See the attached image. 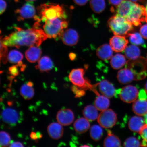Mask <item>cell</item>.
<instances>
[{"mask_svg":"<svg viewBox=\"0 0 147 147\" xmlns=\"http://www.w3.org/2000/svg\"><path fill=\"white\" fill-rule=\"evenodd\" d=\"M7 46L1 40V60L3 64H6L8 60V49Z\"/></svg>","mask_w":147,"mask_h":147,"instance_id":"8d00e7d4","label":"cell"},{"mask_svg":"<svg viewBox=\"0 0 147 147\" xmlns=\"http://www.w3.org/2000/svg\"><path fill=\"white\" fill-rule=\"evenodd\" d=\"M28 2H32L36 1V0H26Z\"/></svg>","mask_w":147,"mask_h":147,"instance_id":"f5cc1de1","label":"cell"},{"mask_svg":"<svg viewBox=\"0 0 147 147\" xmlns=\"http://www.w3.org/2000/svg\"><path fill=\"white\" fill-rule=\"evenodd\" d=\"M110 45L113 51L116 52L123 51L127 47L128 40L125 36L115 35L110 40Z\"/></svg>","mask_w":147,"mask_h":147,"instance_id":"7c38bea8","label":"cell"},{"mask_svg":"<svg viewBox=\"0 0 147 147\" xmlns=\"http://www.w3.org/2000/svg\"><path fill=\"white\" fill-rule=\"evenodd\" d=\"M20 93L23 98L26 100H30L34 95V91L33 86L27 83L23 84L20 89Z\"/></svg>","mask_w":147,"mask_h":147,"instance_id":"f546056e","label":"cell"},{"mask_svg":"<svg viewBox=\"0 0 147 147\" xmlns=\"http://www.w3.org/2000/svg\"><path fill=\"white\" fill-rule=\"evenodd\" d=\"M130 43L136 45H141L146 47V43L140 33L135 32L129 34Z\"/></svg>","mask_w":147,"mask_h":147,"instance_id":"1f68e13d","label":"cell"},{"mask_svg":"<svg viewBox=\"0 0 147 147\" xmlns=\"http://www.w3.org/2000/svg\"><path fill=\"white\" fill-rule=\"evenodd\" d=\"M75 4L82 6L86 4L88 2V0H73Z\"/></svg>","mask_w":147,"mask_h":147,"instance_id":"7bdbcfd3","label":"cell"},{"mask_svg":"<svg viewBox=\"0 0 147 147\" xmlns=\"http://www.w3.org/2000/svg\"><path fill=\"white\" fill-rule=\"evenodd\" d=\"M90 125L89 121L84 117H81L75 121L74 127L77 133L83 134L87 131L89 129Z\"/></svg>","mask_w":147,"mask_h":147,"instance_id":"cb8c5ba5","label":"cell"},{"mask_svg":"<svg viewBox=\"0 0 147 147\" xmlns=\"http://www.w3.org/2000/svg\"><path fill=\"white\" fill-rule=\"evenodd\" d=\"M1 1V10L0 14H2L4 12L7 8V5L6 3L4 0H0Z\"/></svg>","mask_w":147,"mask_h":147,"instance_id":"60d3db41","label":"cell"},{"mask_svg":"<svg viewBox=\"0 0 147 147\" xmlns=\"http://www.w3.org/2000/svg\"><path fill=\"white\" fill-rule=\"evenodd\" d=\"M140 33L143 38L147 39V24L143 25L141 27Z\"/></svg>","mask_w":147,"mask_h":147,"instance_id":"ab89813d","label":"cell"},{"mask_svg":"<svg viewBox=\"0 0 147 147\" xmlns=\"http://www.w3.org/2000/svg\"><path fill=\"white\" fill-rule=\"evenodd\" d=\"M90 133L92 139L97 141L100 140L102 138L103 131L102 127L95 125L91 127Z\"/></svg>","mask_w":147,"mask_h":147,"instance_id":"d6a6232c","label":"cell"},{"mask_svg":"<svg viewBox=\"0 0 147 147\" xmlns=\"http://www.w3.org/2000/svg\"><path fill=\"white\" fill-rule=\"evenodd\" d=\"M59 123H53L49 124L47 127V132L51 138L58 140L61 138L63 135L64 129Z\"/></svg>","mask_w":147,"mask_h":147,"instance_id":"2e32d148","label":"cell"},{"mask_svg":"<svg viewBox=\"0 0 147 147\" xmlns=\"http://www.w3.org/2000/svg\"><path fill=\"white\" fill-rule=\"evenodd\" d=\"M42 53L41 49L38 46H31L26 51V58L29 62L34 63L39 60Z\"/></svg>","mask_w":147,"mask_h":147,"instance_id":"ac0fdd59","label":"cell"},{"mask_svg":"<svg viewBox=\"0 0 147 147\" xmlns=\"http://www.w3.org/2000/svg\"><path fill=\"white\" fill-rule=\"evenodd\" d=\"M137 88L132 85H128L121 89L119 95L121 100L127 103L135 102L139 95Z\"/></svg>","mask_w":147,"mask_h":147,"instance_id":"9c48e42d","label":"cell"},{"mask_svg":"<svg viewBox=\"0 0 147 147\" xmlns=\"http://www.w3.org/2000/svg\"><path fill=\"white\" fill-rule=\"evenodd\" d=\"M98 110L95 106L88 105L84 108L83 111V115L84 117L89 121H94L98 119L99 115Z\"/></svg>","mask_w":147,"mask_h":147,"instance_id":"d4e9b609","label":"cell"},{"mask_svg":"<svg viewBox=\"0 0 147 147\" xmlns=\"http://www.w3.org/2000/svg\"><path fill=\"white\" fill-rule=\"evenodd\" d=\"M126 19L135 26H138L141 23H147L146 8L143 5L135 3Z\"/></svg>","mask_w":147,"mask_h":147,"instance_id":"8992f818","label":"cell"},{"mask_svg":"<svg viewBox=\"0 0 147 147\" xmlns=\"http://www.w3.org/2000/svg\"><path fill=\"white\" fill-rule=\"evenodd\" d=\"M117 115L111 109L102 111L99 115L97 121L99 125L104 128H110L115 125L117 121Z\"/></svg>","mask_w":147,"mask_h":147,"instance_id":"52a82bcc","label":"cell"},{"mask_svg":"<svg viewBox=\"0 0 147 147\" xmlns=\"http://www.w3.org/2000/svg\"><path fill=\"white\" fill-rule=\"evenodd\" d=\"M121 146V141L119 137L109 132L107 136L104 140V146L110 147H120Z\"/></svg>","mask_w":147,"mask_h":147,"instance_id":"f1b7e54d","label":"cell"},{"mask_svg":"<svg viewBox=\"0 0 147 147\" xmlns=\"http://www.w3.org/2000/svg\"><path fill=\"white\" fill-rule=\"evenodd\" d=\"M109 98L104 95H98L95 99L94 105L95 107L100 111H102L107 109L110 105Z\"/></svg>","mask_w":147,"mask_h":147,"instance_id":"83f0119b","label":"cell"},{"mask_svg":"<svg viewBox=\"0 0 147 147\" xmlns=\"http://www.w3.org/2000/svg\"><path fill=\"white\" fill-rule=\"evenodd\" d=\"M140 49L135 45L127 46L125 49V55L129 60L137 59L140 57Z\"/></svg>","mask_w":147,"mask_h":147,"instance_id":"484cf974","label":"cell"},{"mask_svg":"<svg viewBox=\"0 0 147 147\" xmlns=\"http://www.w3.org/2000/svg\"><path fill=\"white\" fill-rule=\"evenodd\" d=\"M134 113L139 116L145 115L147 113V99L139 98L133 105Z\"/></svg>","mask_w":147,"mask_h":147,"instance_id":"ffe728a7","label":"cell"},{"mask_svg":"<svg viewBox=\"0 0 147 147\" xmlns=\"http://www.w3.org/2000/svg\"><path fill=\"white\" fill-rule=\"evenodd\" d=\"M23 55L20 51L16 50H12L9 52L8 60L11 63L16 64L22 61Z\"/></svg>","mask_w":147,"mask_h":147,"instance_id":"836d02e7","label":"cell"},{"mask_svg":"<svg viewBox=\"0 0 147 147\" xmlns=\"http://www.w3.org/2000/svg\"><path fill=\"white\" fill-rule=\"evenodd\" d=\"M145 90L146 91V92L147 94V82L146 83L145 85Z\"/></svg>","mask_w":147,"mask_h":147,"instance_id":"816d5d0a","label":"cell"},{"mask_svg":"<svg viewBox=\"0 0 147 147\" xmlns=\"http://www.w3.org/2000/svg\"><path fill=\"white\" fill-rule=\"evenodd\" d=\"M90 5L92 10L97 14L102 12L106 8L105 0H91Z\"/></svg>","mask_w":147,"mask_h":147,"instance_id":"4dcf8cb0","label":"cell"},{"mask_svg":"<svg viewBox=\"0 0 147 147\" xmlns=\"http://www.w3.org/2000/svg\"><path fill=\"white\" fill-rule=\"evenodd\" d=\"M147 94L145 90H141L139 93V98L147 99Z\"/></svg>","mask_w":147,"mask_h":147,"instance_id":"ee69618b","label":"cell"},{"mask_svg":"<svg viewBox=\"0 0 147 147\" xmlns=\"http://www.w3.org/2000/svg\"><path fill=\"white\" fill-rule=\"evenodd\" d=\"M68 26L67 20L62 18L47 20L43 26V31L48 38L57 40Z\"/></svg>","mask_w":147,"mask_h":147,"instance_id":"3957f363","label":"cell"},{"mask_svg":"<svg viewBox=\"0 0 147 147\" xmlns=\"http://www.w3.org/2000/svg\"><path fill=\"white\" fill-rule=\"evenodd\" d=\"M0 144L1 147L9 146L10 143L11 137L9 134L4 131H1L0 133Z\"/></svg>","mask_w":147,"mask_h":147,"instance_id":"e575fe53","label":"cell"},{"mask_svg":"<svg viewBox=\"0 0 147 147\" xmlns=\"http://www.w3.org/2000/svg\"><path fill=\"white\" fill-rule=\"evenodd\" d=\"M69 57L71 60H73L76 57V55L74 54V53H71L69 54Z\"/></svg>","mask_w":147,"mask_h":147,"instance_id":"7dc6e473","label":"cell"},{"mask_svg":"<svg viewBox=\"0 0 147 147\" xmlns=\"http://www.w3.org/2000/svg\"><path fill=\"white\" fill-rule=\"evenodd\" d=\"M2 118L3 122L11 125H15L19 119L17 112L12 108H6L1 113Z\"/></svg>","mask_w":147,"mask_h":147,"instance_id":"5bb4252c","label":"cell"},{"mask_svg":"<svg viewBox=\"0 0 147 147\" xmlns=\"http://www.w3.org/2000/svg\"><path fill=\"white\" fill-rule=\"evenodd\" d=\"M18 65H15L11 66L9 69V73L12 77H16L18 76L19 74V71L18 69Z\"/></svg>","mask_w":147,"mask_h":147,"instance_id":"f35d334b","label":"cell"},{"mask_svg":"<svg viewBox=\"0 0 147 147\" xmlns=\"http://www.w3.org/2000/svg\"><path fill=\"white\" fill-rule=\"evenodd\" d=\"M125 0H109L110 4L113 6L117 7Z\"/></svg>","mask_w":147,"mask_h":147,"instance_id":"b9f144b4","label":"cell"},{"mask_svg":"<svg viewBox=\"0 0 147 147\" xmlns=\"http://www.w3.org/2000/svg\"><path fill=\"white\" fill-rule=\"evenodd\" d=\"M129 1L133 2L136 3L138 2L142 1L143 0H129Z\"/></svg>","mask_w":147,"mask_h":147,"instance_id":"681fc988","label":"cell"},{"mask_svg":"<svg viewBox=\"0 0 147 147\" xmlns=\"http://www.w3.org/2000/svg\"><path fill=\"white\" fill-rule=\"evenodd\" d=\"M126 68L133 72L135 80H142L147 76V60L143 57H140L135 60H129Z\"/></svg>","mask_w":147,"mask_h":147,"instance_id":"5b68a950","label":"cell"},{"mask_svg":"<svg viewBox=\"0 0 147 147\" xmlns=\"http://www.w3.org/2000/svg\"><path fill=\"white\" fill-rule=\"evenodd\" d=\"M98 89L102 95L111 98L115 94L116 91L114 87L111 82L107 80L101 81L98 84Z\"/></svg>","mask_w":147,"mask_h":147,"instance_id":"9a60e30c","label":"cell"},{"mask_svg":"<svg viewBox=\"0 0 147 147\" xmlns=\"http://www.w3.org/2000/svg\"><path fill=\"white\" fill-rule=\"evenodd\" d=\"M41 21L45 23L47 20L62 18L67 19L66 13L63 6L54 3H45L38 6L37 8Z\"/></svg>","mask_w":147,"mask_h":147,"instance_id":"7a4b0ae2","label":"cell"},{"mask_svg":"<svg viewBox=\"0 0 147 147\" xmlns=\"http://www.w3.org/2000/svg\"></svg>","mask_w":147,"mask_h":147,"instance_id":"11a10c76","label":"cell"},{"mask_svg":"<svg viewBox=\"0 0 147 147\" xmlns=\"http://www.w3.org/2000/svg\"><path fill=\"white\" fill-rule=\"evenodd\" d=\"M135 3L129 0H125L117 7V14L125 18L127 17Z\"/></svg>","mask_w":147,"mask_h":147,"instance_id":"7402d4cb","label":"cell"},{"mask_svg":"<svg viewBox=\"0 0 147 147\" xmlns=\"http://www.w3.org/2000/svg\"><path fill=\"white\" fill-rule=\"evenodd\" d=\"M85 70L83 69H73L70 73L69 78L73 84L82 89L91 88L89 82L84 78Z\"/></svg>","mask_w":147,"mask_h":147,"instance_id":"ba28073f","label":"cell"},{"mask_svg":"<svg viewBox=\"0 0 147 147\" xmlns=\"http://www.w3.org/2000/svg\"><path fill=\"white\" fill-rule=\"evenodd\" d=\"M145 123V121L142 117L135 116L132 117L129 121L128 127L132 131L139 133Z\"/></svg>","mask_w":147,"mask_h":147,"instance_id":"603a6c76","label":"cell"},{"mask_svg":"<svg viewBox=\"0 0 147 147\" xmlns=\"http://www.w3.org/2000/svg\"><path fill=\"white\" fill-rule=\"evenodd\" d=\"M117 78L121 84H126L135 80V76L133 72L128 68L121 69L117 74Z\"/></svg>","mask_w":147,"mask_h":147,"instance_id":"e0dca14e","label":"cell"},{"mask_svg":"<svg viewBox=\"0 0 147 147\" xmlns=\"http://www.w3.org/2000/svg\"><path fill=\"white\" fill-rule=\"evenodd\" d=\"M10 147H24L22 143L18 141L13 142L11 144Z\"/></svg>","mask_w":147,"mask_h":147,"instance_id":"f6af8a7d","label":"cell"},{"mask_svg":"<svg viewBox=\"0 0 147 147\" xmlns=\"http://www.w3.org/2000/svg\"><path fill=\"white\" fill-rule=\"evenodd\" d=\"M124 146L126 147L141 146V142L136 138L130 137L125 141Z\"/></svg>","mask_w":147,"mask_h":147,"instance_id":"d590c367","label":"cell"},{"mask_svg":"<svg viewBox=\"0 0 147 147\" xmlns=\"http://www.w3.org/2000/svg\"><path fill=\"white\" fill-rule=\"evenodd\" d=\"M139 133L143 139L141 146L147 147V124L144 125Z\"/></svg>","mask_w":147,"mask_h":147,"instance_id":"74e56055","label":"cell"},{"mask_svg":"<svg viewBox=\"0 0 147 147\" xmlns=\"http://www.w3.org/2000/svg\"><path fill=\"white\" fill-rule=\"evenodd\" d=\"M144 121L145 123L147 124V113L145 115Z\"/></svg>","mask_w":147,"mask_h":147,"instance_id":"f907efd6","label":"cell"},{"mask_svg":"<svg viewBox=\"0 0 147 147\" xmlns=\"http://www.w3.org/2000/svg\"><path fill=\"white\" fill-rule=\"evenodd\" d=\"M16 14H18L17 20L18 21H23L24 19H29L35 16V8L32 3H27L23 5L20 9L15 11Z\"/></svg>","mask_w":147,"mask_h":147,"instance_id":"30bf717a","label":"cell"},{"mask_svg":"<svg viewBox=\"0 0 147 147\" xmlns=\"http://www.w3.org/2000/svg\"><path fill=\"white\" fill-rule=\"evenodd\" d=\"M54 67V64L52 60L49 57L45 56L38 61V65L36 66V69H38L41 72H48L52 69Z\"/></svg>","mask_w":147,"mask_h":147,"instance_id":"44dd1931","label":"cell"},{"mask_svg":"<svg viewBox=\"0 0 147 147\" xmlns=\"http://www.w3.org/2000/svg\"><path fill=\"white\" fill-rule=\"evenodd\" d=\"M56 119L58 123L62 126H69L74 120V114L72 110L69 109H62L58 112Z\"/></svg>","mask_w":147,"mask_h":147,"instance_id":"8fae6325","label":"cell"},{"mask_svg":"<svg viewBox=\"0 0 147 147\" xmlns=\"http://www.w3.org/2000/svg\"><path fill=\"white\" fill-rule=\"evenodd\" d=\"M63 43L69 46L75 45L78 43L79 35L75 29L70 28L64 31L61 37Z\"/></svg>","mask_w":147,"mask_h":147,"instance_id":"4fadbf2b","label":"cell"},{"mask_svg":"<svg viewBox=\"0 0 147 147\" xmlns=\"http://www.w3.org/2000/svg\"><path fill=\"white\" fill-rule=\"evenodd\" d=\"M39 26L35 24L33 28L23 29L16 27L15 30L1 40L8 47L19 48L22 46H39L47 40V36Z\"/></svg>","mask_w":147,"mask_h":147,"instance_id":"6da1fadb","label":"cell"},{"mask_svg":"<svg viewBox=\"0 0 147 147\" xmlns=\"http://www.w3.org/2000/svg\"><path fill=\"white\" fill-rule=\"evenodd\" d=\"M37 136V137L38 138V139H40L42 137V134L39 133H36Z\"/></svg>","mask_w":147,"mask_h":147,"instance_id":"c3c4849f","label":"cell"},{"mask_svg":"<svg viewBox=\"0 0 147 147\" xmlns=\"http://www.w3.org/2000/svg\"><path fill=\"white\" fill-rule=\"evenodd\" d=\"M126 59L123 55L117 54L112 57L110 64L112 68L115 69L121 68L126 63Z\"/></svg>","mask_w":147,"mask_h":147,"instance_id":"4316f807","label":"cell"},{"mask_svg":"<svg viewBox=\"0 0 147 147\" xmlns=\"http://www.w3.org/2000/svg\"><path fill=\"white\" fill-rule=\"evenodd\" d=\"M30 137L33 140H34L38 139L36 133H34V132H32V133L30 134Z\"/></svg>","mask_w":147,"mask_h":147,"instance_id":"bcb514c9","label":"cell"},{"mask_svg":"<svg viewBox=\"0 0 147 147\" xmlns=\"http://www.w3.org/2000/svg\"><path fill=\"white\" fill-rule=\"evenodd\" d=\"M146 14H147V3H146Z\"/></svg>","mask_w":147,"mask_h":147,"instance_id":"db71d44e","label":"cell"},{"mask_svg":"<svg viewBox=\"0 0 147 147\" xmlns=\"http://www.w3.org/2000/svg\"><path fill=\"white\" fill-rule=\"evenodd\" d=\"M108 24L115 35L128 36L133 29L131 23L125 18L117 14L109 18Z\"/></svg>","mask_w":147,"mask_h":147,"instance_id":"277c9868","label":"cell"},{"mask_svg":"<svg viewBox=\"0 0 147 147\" xmlns=\"http://www.w3.org/2000/svg\"><path fill=\"white\" fill-rule=\"evenodd\" d=\"M113 50L111 46L107 44H104L98 47L96 51V55L100 59L108 60L112 58Z\"/></svg>","mask_w":147,"mask_h":147,"instance_id":"d6986e66","label":"cell"}]
</instances>
